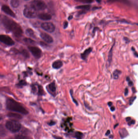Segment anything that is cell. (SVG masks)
<instances>
[{"label":"cell","mask_w":138,"mask_h":139,"mask_svg":"<svg viewBox=\"0 0 138 139\" xmlns=\"http://www.w3.org/2000/svg\"><path fill=\"white\" fill-rule=\"evenodd\" d=\"M40 36L41 38L47 43L51 44L54 42V39L52 37L47 33H41Z\"/></svg>","instance_id":"11"},{"label":"cell","mask_w":138,"mask_h":139,"mask_svg":"<svg viewBox=\"0 0 138 139\" xmlns=\"http://www.w3.org/2000/svg\"><path fill=\"white\" fill-rule=\"evenodd\" d=\"M37 88L38 89L37 94L38 95L40 96H44L45 95V93L43 87L41 85L37 84Z\"/></svg>","instance_id":"18"},{"label":"cell","mask_w":138,"mask_h":139,"mask_svg":"<svg viewBox=\"0 0 138 139\" xmlns=\"http://www.w3.org/2000/svg\"><path fill=\"white\" fill-rule=\"evenodd\" d=\"M1 22L6 30L12 33L15 37L19 38L22 36V29L17 23L5 16L2 17Z\"/></svg>","instance_id":"1"},{"label":"cell","mask_w":138,"mask_h":139,"mask_svg":"<svg viewBox=\"0 0 138 139\" xmlns=\"http://www.w3.org/2000/svg\"><path fill=\"white\" fill-rule=\"evenodd\" d=\"M126 80L127 81V82H128V85L130 86H132L133 85V82L131 80H130L129 77H128V76L127 77V78H126Z\"/></svg>","instance_id":"33"},{"label":"cell","mask_w":138,"mask_h":139,"mask_svg":"<svg viewBox=\"0 0 138 139\" xmlns=\"http://www.w3.org/2000/svg\"><path fill=\"white\" fill-rule=\"evenodd\" d=\"M5 127L12 133L18 132L22 128V125L18 121L15 120H9L6 122Z\"/></svg>","instance_id":"3"},{"label":"cell","mask_w":138,"mask_h":139,"mask_svg":"<svg viewBox=\"0 0 138 139\" xmlns=\"http://www.w3.org/2000/svg\"><path fill=\"white\" fill-rule=\"evenodd\" d=\"M110 131L109 130H108L107 131V132L106 133V134H105V135H106V136H108V135H109L110 133Z\"/></svg>","instance_id":"43"},{"label":"cell","mask_w":138,"mask_h":139,"mask_svg":"<svg viewBox=\"0 0 138 139\" xmlns=\"http://www.w3.org/2000/svg\"><path fill=\"white\" fill-rule=\"evenodd\" d=\"M27 85V83L24 80H21L20 82L16 84V86L18 88H22L26 86Z\"/></svg>","instance_id":"22"},{"label":"cell","mask_w":138,"mask_h":139,"mask_svg":"<svg viewBox=\"0 0 138 139\" xmlns=\"http://www.w3.org/2000/svg\"><path fill=\"white\" fill-rule=\"evenodd\" d=\"M114 45V44H113V46H112V47L111 48V49L109 51V53L108 61L109 65L110 64L111 61H112V55H113V50Z\"/></svg>","instance_id":"25"},{"label":"cell","mask_w":138,"mask_h":139,"mask_svg":"<svg viewBox=\"0 0 138 139\" xmlns=\"http://www.w3.org/2000/svg\"><path fill=\"white\" fill-rule=\"evenodd\" d=\"M121 73V72L120 70H116L113 72V78L114 79H118Z\"/></svg>","instance_id":"26"},{"label":"cell","mask_w":138,"mask_h":139,"mask_svg":"<svg viewBox=\"0 0 138 139\" xmlns=\"http://www.w3.org/2000/svg\"><path fill=\"white\" fill-rule=\"evenodd\" d=\"M20 54H21L22 55H23V56L24 57L26 58V59L29 58L30 57V54L29 53L26 49H23L21 50V51L19 52Z\"/></svg>","instance_id":"23"},{"label":"cell","mask_w":138,"mask_h":139,"mask_svg":"<svg viewBox=\"0 0 138 139\" xmlns=\"http://www.w3.org/2000/svg\"><path fill=\"white\" fill-rule=\"evenodd\" d=\"M11 5L14 8H17L18 7L20 3L19 0H11Z\"/></svg>","instance_id":"27"},{"label":"cell","mask_w":138,"mask_h":139,"mask_svg":"<svg viewBox=\"0 0 138 139\" xmlns=\"http://www.w3.org/2000/svg\"><path fill=\"white\" fill-rule=\"evenodd\" d=\"M72 120L71 117H68L64 120L63 122L61 124V127L64 128L65 131L68 133L72 132L73 131L72 129V123H71Z\"/></svg>","instance_id":"7"},{"label":"cell","mask_w":138,"mask_h":139,"mask_svg":"<svg viewBox=\"0 0 138 139\" xmlns=\"http://www.w3.org/2000/svg\"><path fill=\"white\" fill-rule=\"evenodd\" d=\"M90 6L89 5H81L76 7L77 9H82L83 10H88L89 9Z\"/></svg>","instance_id":"28"},{"label":"cell","mask_w":138,"mask_h":139,"mask_svg":"<svg viewBox=\"0 0 138 139\" xmlns=\"http://www.w3.org/2000/svg\"><path fill=\"white\" fill-rule=\"evenodd\" d=\"M56 122H55V121L53 120H50L49 122H48V125H49V126H53L55 125L56 124Z\"/></svg>","instance_id":"32"},{"label":"cell","mask_w":138,"mask_h":139,"mask_svg":"<svg viewBox=\"0 0 138 139\" xmlns=\"http://www.w3.org/2000/svg\"><path fill=\"white\" fill-rule=\"evenodd\" d=\"M110 110L112 112H113V111H114L115 110V107H114V106H112L110 107Z\"/></svg>","instance_id":"42"},{"label":"cell","mask_w":138,"mask_h":139,"mask_svg":"<svg viewBox=\"0 0 138 139\" xmlns=\"http://www.w3.org/2000/svg\"></svg>","instance_id":"49"},{"label":"cell","mask_w":138,"mask_h":139,"mask_svg":"<svg viewBox=\"0 0 138 139\" xmlns=\"http://www.w3.org/2000/svg\"><path fill=\"white\" fill-rule=\"evenodd\" d=\"M7 116L11 118H15L16 119H22V116L21 114L17 113L10 112L7 114Z\"/></svg>","instance_id":"16"},{"label":"cell","mask_w":138,"mask_h":139,"mask_svg":"<svg viewBox=\"0 0 138 139\" xmlns=\"http://www.w3.org/2000/svg\"><path fill=\"white\" fill-rule=\"evenodd\" d=\"M84 134L80 131H76L74 133L72 137L76 139H83Z\"/></svg>","instance_id":"17"},{"label":"cell","mask_w":138,"mask_h":139,"mask_svg":"<svg viewBox=\"0 0 138 139\" xmlns=\"http://www.w3.org/2000/svg\"><path fill=\"white\" fill-rule=\"evenodd\" d=\"M46 89L48 93L50 94L51 96L55 97L56 95V86L55 85V82H51L48 84L46 87Z\"/></svg>","instance_id":"10"},{"label":"cell","mask_w":138,"mask_h":139,"mask_svg":"<svg viewBox=\"0 0 138 139\" xmlns=\"http://www.w3.org/2000/svg\"><path fill=\"white\" fill-rule=\"evenodd\" d=\"M131 49L132 50V51H133L134 56L137 57H138V53L137 52V51H136L135 48L132 47V48Z\"/></svg>","instance_id":"34"},{"label":"cell","mask_w":138,"mask_h":139,"mask_svg":"<svg viewBox=\"0 0 138 139\" xmlns=\"http://www.w3.org/2000/svg\"><path fill=\"white\" fill-rule=\"evenodd\" d=\"M41 27L45 31L49 33H53L55 30V26L51 22H44L41 25Z\"/></svg>","instance_id":"9"},{"label":"cell","mask_w":138,"mask_h":139,"mask_svg":"<svg viewBox=\"0 0 138 139\" xmlns=\"http://www.w3.org/2000/svg\"><path fill=\"white\" fill-rule=\"evenodd\" d=\"M31 87L32 91L33 92V93L34 94H37V89H38L37 84H32L31 86Z\"/></svg>","instance_id":"29"},{"label":"cell","mask_w":138,"mask_h":139,"mask_svg":"<svg viewBox=\"0 0 138 139\" xmlns=\"http://www.w3.org/2000/svg\"><path fill=\"white\" fill-rule=\"evenodd\" d=\"M9 139H32L30 137L23 135H17L13 137L10 138Z\"/></svg>","instance_id":"21"},{"label":"cell","mask_w":138,"mask_h":139,"mask_svg":"<svg viewBox=\"0 0 138 139\" xmlns=\"http://www.w3.org/2000/svg\"><path fill=\"white\" fill-rule=\"evenodd\" d=\"M126 120L127 122H130V121L131 120V118L130 117H127L126 118Z\"/></svg>","instance_id":"41"},{"label":"cell","mask_w":138,"mask_h":139,"mask_svg":"<svg viewBox=\"0 0 138 139\" xmlns=\"http://www.w3.org/2000/svg\"><path fill=\"white\" fill-rule=\"evenodd\" d=\"M1 9L5 13L9 15V16L15 18L16 17V15L12 11V10L8 7V6L6 5H3L2 6Z\"/></svg>","instance_id":"12"},{"label":"cell","mask_w":138,"mask_h":139,"mask_svg":"<svg viewBox=\"0 0 138 139\" xmlns=\"http://www.w3.org/2000/svg\"><path fill=\"white\" fill-rule=\"evenodd\" d=\"M112 104H113V103H112V102H108V105L109 107L111 106Z\"/></svg>","instance_id":"44"},{"label":"cell","mask_w":138,"mask_h":139,"mask_svg":"<svg viewBox=\"0 0 138 139\" xmlns=\"http://www.w3.org/2000/svg\"><path fill=\"white\" fill-rule=\"evenodd\" d=\"M6 107L8 110L16 112L24 115H26L29 114L28 111L24 106L10 98H7L6 100Z\"/></svg>","instance_id":"2"},{"label":"cell","mask_w":138,"mask_h":139,"mask_svg":"<svg viewBox=\"0 0 138 139\" xmlns=\"http://www.w3.org/2000/svg\"><path fill=\"white\" fill-rule=\"evenodd\" d=\"M72 18H73V16H69L68 18V20H71V19H72Z\"/></svg>","instance_id":"45"},{"label":"cell","mask_w":138,"mask_h":139,"mask_svg":"<svg viewBox=\"0 0 138 139\" xmlns=\"http://www.w3.org/2000/svg\"><path fill=\"white\" fill-rule=\"evenodd\" d=\"M23 41L26 43L29 44L33 45L35 44L36 43L35 41L30 38H24Z\"/></svg>","instance_id":"24"},{"label":"cell","mask_w":138,"mask_h":139,"mask_svg":"<svg viewBox=\"0 0 138 139\" xmlns=\"http://www.w3.org/2000/svg\"><path fill=\"white\" fill-rule=\"evenodd\" d=\"M5 1H7V0H5Z\"/></svg>","instance_id":"46"},{"label":"cell","mask_w":138,"mask_h":139,"mask_svg":"<svg viewBox=\"0 0 138 139\" xmlns=\"http://www.w3.org/2000/svg\"><path fill=\"white\" fill-rule=\"evenodd\" d=\"M75 1L84 3H91L94 1V0H75Z\"/></svg>","instance_id":"31"},{"label":"cell","mask_w":138,"mask_h":139,"mask_svg":"<svg viewBox=\"0 0 138 139\" xmlns=\"http://www.w3.org/2000/svg\"><path fill=\"white\" fill-rule=\"evenodd\" d=\"M63 63L62 61L57 60L52 63V67L54 69L58 70L62 67Z\"/></svg>","instance_id":"14"},{"label":"cell","mask_w":138,"mask_h":139,"mask_svg":"<svg viewBox=\"0 0 138 139\" xmlns=\"http://www.w3.org/2000/svg\"><path fill=\"white\" fill-rule=\"evenodd\" d=\"M70 95H71V98H72V101L75 104V105H76V106H78V105H79L78 102H77V100L75 99V98H74L73 96V90H72V89H70Z\"/></svg>","instance_id":"30"},{"label":"cell","mask_w":138,"mask_h":139,"mask_svg":"<svg viewBox=\"0 0 138 139\" xmlns=\"http://www.w3.org/2000/svg\"><path fill=\"white\" fill-rule=\"evenodd\" d=\"M24 16L28 19H34L37 17V11L32 7H26L23 11Z\"/></svg>","instance_id":"5"},{"label":"cell","mask_w":138,"mask_h":139,"mask_svg":"<svg viewBox=\"0 0 138 139\" xmlns=\"http://www.w3.org/2000/svg\"><path fill=\"white\" fill-rule=\"evenodd\" d=\"M68 22H67L66 21H65V22H64V24H63L64 29H66L68 27Z\"/></svg>","instance_id":"37"},{"label":"cell","mask_w":138,"mask_h":139,"mask_svg":"<svg viewBox=\"0 0 138 139\" xmlns=\"http://www.w3.org/2000/svg\"><path fill=\"white\" fill-rule=\"evenodd\" d=\"M26 35L29 37L33 38H36V36L34 34V32L32 29H30V28L27 29L26 30Z\"/></svg>","instance_id":"19"},{"label":"cell","mask_w":138,"mask_h":139,"mask_svg":"<svg viewBox=\"0 0 138 139\" xmlns=\"http://www.w3.org/2000/svg\"><path fill=\"white\" fill-rule=\"evenodd\" d=\"M92 51V49L91 47L85 50L84 52L81 54V57L82 59L83 60H86L88 57V55H89V54Z\"/></svg>","instance_id":"13"},{"label":"cell","mask_w":138,"mask_h":139,"mask_svg":"<svg viewBox=\"0 0 138 139\" xmlns=\"http://www.w3.org/2000/svg\"></svg>","instance_id":"48"},{"label":"cell","mask_w":138,"mask_h":139,"mask_svg":"<svg viewBox=\"0 0 138 139\" xmlns=\"http://www.w3.org/2000/svg\"><path fill=\"white\" fill-rule=\"evenodd\" d=\"M136 98V97H133L130 98V101H129V102H130V105L132 104L133 102H134V101L135 99Z\"/></svg>","instance_id":"38"},{"label":"cell","mask_w":138,"mask_h":139,"mask_svg":"<svg viewBox=\"0 0 138 139\" xmlns=\"http://www.w3.org/2000/svg\"><path fill=\"white\" fill-rule=\"evenodd\" d=\"M53 138H54V139H63V138L59 136H57L56 135H52Z\"/></svg>","instance_id":"36"},{"label":"cell","mask_w":138,"mask_h":139,"mask_svg":"<svg viewBox=\"0 0 138 139\" xmlns=\"http://www.w3.org/2000/svg\"></svg>","instance_id":"47"},{"label":"cell","mask_w":138,"mask_h":139,"mask_svg":"<svg viewBox=\"0 0 138 139\" xmlns=\"http://www.w3.org/2000/svg\"><path fill=\"white\" fill-rule=\"evenodd\" d=\"M38 18L43 20H49L51 19L52 17L49 13H42L38 15Z\"/></svg>","instance_id":"15"},{"label":"cell","mask_w":138,"mask_h":139,"mask_svg":"<svg viewBox=\"0 0 138 139\" xmlns=\"http://www.w3.org/2000/svg\"><path fill=\"white\" fill-rule=\"evenodd\" d=\"M40 44L41 46H42L43 47H46L47 46V44L45 43L44 42H40Z\"/></svg>","instance_id":"35"},{"label":"cell","mask_w":138,"mask_h":139,"mask_svg":"<svg viewBox=\"0 0 138 139\" xmlns=\"http://www.w3.org/2000/svg\"><path fill=\"white\" fill-rule=\"evenodd\" d=\"M0 41L5 44L8 46H12L15 44V42L9 36L1 35L0 36Z\"/></svg>","instance_id":"8"},{"label":"cell","mask_w":138,"mask_h":139,"mask_svg":"<svg viewBox=\"0 0 138 139\" xmlns=\"http://www.w3.org/2000/svg\"><path fill=\"white\" fill-rule=\"evenodd\" d=\"M119 134L120 135L121 138L122 139L127 136L128 135V133L127 131L126 130V129H124H124H120L119 131Z\"/></svg>","instance_id":"20"},{"label":"cell","mask_w":138,"mask_h":139,"mask_svg":"<svg viewBox=\"0 0 138 139\" xmlns=\"http://www.w3.org/2000/svg\"><path fill=\"white\" fill-rule=\"evenodd\" d=\"M28 49L36 59H39L41 57L42 52L39 48L35 46H29Z\"/></svg>","instance_id":"6"},{"label":"cell","mask_w":138,"mask_h":139,"mask_svg":"<svg viewBox=\"0 0 138 139\" xmlns=\"http://www.w3.org/2000/svg\"><path fill=\"white\" fill-rule=\"evenodd\" d=\"M128 93V88H126L125 89V95L126 96H127Z\"/></svg>","instance_id":"40"},{"label":"cell","mask_w":138,"mask_h":139,"mask_svg":"<svg viewBox=\"0 0 138 139\" xmlns=\"http://www.w3.org/2000/svg\"><path fill=\"white\" fill-rule=\"evenodd\" d=\"M135 123V121L134 120H131L130 121V122H128V125H134Z\"/></svg>","instance_id":"39"},{"label":"cell","mask_w":138,"mask_h":139,"mask_svg":"<svg viewBox=\"0 0 138 139\" xmlns=\"http://www.w3.org/2000/svg\"><path fill=\"white\" fill-rule=\"evenodd\" d=\"M31 7H33L36 11H41L45 9L47 6L45 3L42 0H34L31 3Z\"/></svg>","instance_id":"4"}]
</instances>
